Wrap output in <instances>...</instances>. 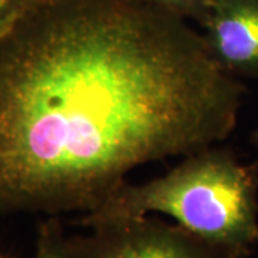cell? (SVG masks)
Wrapping results in <instances>:
<instances>
[{"instance_id": "6da1fadb", "label": "cell", "mask_w": 258, "mask_h": 258, "mask_svg": "<svg viewBox=\"0 0 258 258\" xmlns=\"http://www.w3.org/2000/svg\"><path fill=\"white\" fill-rule=\"evenodd\" d=\"M244 92L149 0H30L0 33V217L95 211L132 169L228 138Z\"/></svg>"}, {"instance_id": "7a4b0ae2", "label": "cell", "mask_w": 258, "mask_h": 258, "mask_svg": "<svg viewBox=\"0 0 258 258\" xmlns=\"http://www.w3.org/2000/svg\"><path fill=\"white\" fill-rule=\"evenodd\" d=\"M159 212L200 238L245 258L258 248V166L205 148L185 155L165 175L122 184L78 225Z\"/></svg>"}, {"instance_id": "3957f363", "label": "cell", "mask_w": 258, "mask_h": 258, "mask_svg": "<svg viewBox=\"0 0 258 258\" xmlns=\"http://www.w3.org/2000/svg\"><path fill=\"white\" fill-rule=\"evenodd\" d=\"M88 230L85 235H68L74 258H241L149 214L103 220Z\"/></svg>"}, {"instance_id": "277c9868", "label": "cell", "mask_w": 258, "mask_h": 258, "mask_svg": "<svg viewBox=\"0 0 258 258\" xmlns=\"http://www.w3.org/2000/svg\"><path fill=\"white\" fill-rule=\"evenodd\" d=\"M215 63L234 78H258V0H212L201 25Z\"/></svg>"}, {"instance_id": "5b68a950", "label": "cell", "mask_w": 258, "mask_h": 258, "mask_svg": "<svg viewBox=\"0 0 258 258\" xmlns=\"http://www.w3.org/2000/svg\"><path fill=\"white\" fill-rule=\"evenodd\" d=\"M33 258H74L68 244V235L57 217H47L39 222Z\"/></svg>"}, {"instance_id": "8992f818", "label": "cell", "mask_w": 258, "mask_h": 258, "mask_svg": "<svg viewBox=\"0 0 258 258\" xmlns=\"http://www.w3.org/2000/svg\"><path fill=\"white\" fill-rule=\"evenodd\" d=\"M149 2L186 20H195L200 25H203L212 3V0H149Z\"/></svg>"}, {"instance_id": "52a82bcc", "label": "cell", "mask_w": 258, "mask_h": 258, "mask_svg": "<svg viewBox=\"0 0 258 258\" xmlns=\"http://www.w3.org/2000/svg\"><path fill=\"white\" fill-rule=\"evenodd\" d=\"M30 0H0V33L18 18Z\"/></svg>"}, {"instance_id": "ba28073f", "label": "cell", "mask_w": 258, "mask_h": 258, "mask_svg": "<svg viewBox=\"0 0 258 258\" xmlns=\"http://www.w3.org/2000/svg\"><path fill=\"white\" fill-rule=\"evenodd\" d=\"M0 258H8V257H6V255H3V254L0 252Z\"/></svg>"}]
</instances>
